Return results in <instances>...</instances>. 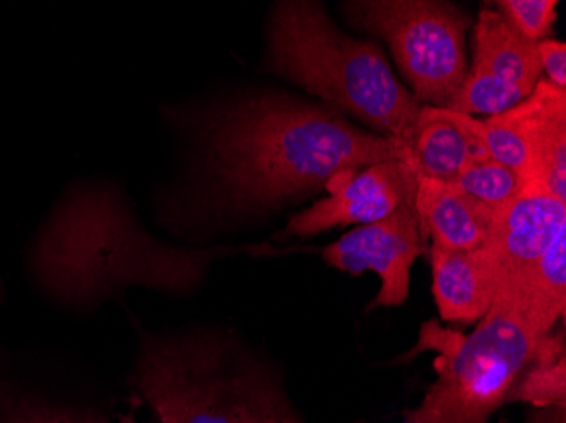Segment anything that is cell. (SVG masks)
Wrapping results in <instances>:
<instances>
[{"label": "cell", "instance_id": "6da1fadb", "mask_svg": "<svg viewBox=\"0 0 566 423\" xmlns=\"http://www.w3.org/2000/svg\"><path fill=\"white\" fill-rule=\"evenodd\" d=\"M161 114L192 145L182 178L153 195L158 221L170 229L260 218L342 175L387 160L410 163L397 139L287 92H238L192 107L165 105Z\"/></svg>", "mask_w": 566, "mask_h": 423}, {"label": "cell", "instance_id": "7a4b0ae2", "mask_svg": "<svg viewBox=\"0 0 566 423\" xmlns=\"http://www.w3.org/2000/svg\"><path fill=\"white\" fill-rule=\"evenodd\" d=\"M214 256L153 240L123 184L95 180L73 184L60 200L38 235L33 268L55 297L88 307L129 283L187 292Z\"/></svg>", "mask_w": 566, "mask_h": 423}, {"label": "cell", "instance_id": "3957f363", "mask_svg": "<svg viewBox=\"0 0 566 423\" xmlns=\"http://www.w3.org/2000/svg\"><path fill=\"white\" fill-rule=\"evenodd\" d=\"M263 70L409 148L422 105L394 75L384 50L342 33L319 2L273 4Z\"/></svg>", "mask_w": 566, "mask_h": 423}, {"label": "cell", "instance_id": "4fadbf2b", "mask_svg": "<svg viewBox=\"0 0 566 423\" xmlns=\"http://www.w3.org/2000/svg\"><path fill=\"white\" fill-rule=\"evenodd\" d=\"M511 114L530 160L524 183L542 184L566 202V91L542 78Z\"/></svg>", "mask_w": 566, "mask_h": 423}, {"label": "cell", "instance_id": "ac0fdd59", "mask_svg": "<svg viewBox=\"0 0 566 423\" xmlns=\"http://www.w3.org/2000/svg\"><path fill=\"white\" fill-rule=\"evenodd\" d=\"M0 423H109L94 413L73 410L50 409L43 405H19L9 412Z\"/></svg>", "mask_w": 566, "mask_h": 423}, {"label": "cell", "instance_id": "8992f818", "mask_svg": "<svg viewBox=\"0 0 566 423\" xmlns=\"http://www.w3.org/2000/svg\"><path fill=\"white\" fill-rule=\"evenodd\" d=\"M352 24L389 44L418 104L444 107L465 82L469 18L441 0H353Z\"/></svg>", "mask_w": 566, "mask_h": 423}, {"label": "cell", "instance_id": "5b68a950", "mask_svg": "<svg viewBox=\"0 0 566 423\" xmlns=\"http://www.w3.org/2000/svg\"><path fill=\"white\" fill-rule=\"evenodd\" d=\"M549 332L516 298L499 292L475 330L444 352L438 380L403 423H489Z\"/></svg>", "mask_w": 566, "mask_h": 423}, {"label": "cell", "instance_id": "52a82bcc", "mask_svg": "<svg viewBox=\"0 0 566 423\" xmlns=\"http://www.w3.org/2000/svg\"><path fill=\"white\" fill-rule=\"evenodd\" d=\"M473 44L472 70L448 109L494 117L533 94L543 75L536 43L512 30L497 9H480Z\"/></svg>", "mask_w": 566, "mask_h": 423}, {"label": "cell", "instance_id": "30bf717a", "mask_svg": "<svg viewBox=\"0 0 566 423\" xmlns=\"http://www.w3.org/2000/svg\"><path fill=\"white\" fill-rule=\"evenodd\" d=\"M566 229V202L545 187L524 183L523 190L497 218L491 247L504 283L526 278L559 231Z\"/></svg>", "mask_w": 566, "mask_h": 423}, {"label": "cell", "instance_id": "2e32d148", "mask_svg": "<svg viewBox=\"0 0 566 423\" xmlns=\"http://www.w3.org/2000/svg\"><path fill=\"white\" fill-rule=\"evenodd\" d=\"M453 184L489 207L499 218L517 199L524 181L516 171L489 158L467 167Z\"/></svg>", "mask_w": 566, "mask_h": 423}, {"label": "cell", "instance_id": "7c38bea8", "mask_svg": "<svg viewBox=\"0 0 566 423\" xmlns=\"http://www.w3.org/2000/svg\"><path fill=\"white\" fill-rule=\"evenodd\" d=\"M419 177L453 183L475 161L489 160L483 123L469 114L422 105L409 142Z\"/></svg>", "mask_w": 566, "mask_h": 423}, {"label": "cell", "instance_id": "d6986e66", "mask_svg": "<svg viewBox=\"0 0 566 423\" xmlns=\"http://www.w3.org/2000/svg\"><path fill=\"white\" fill-rule=\"evenodd\" d=\"M546 81L566 91V46L563 41L545 40L536 44Z\"/></svg>", "mask_w": 566, "mask_h": 423}, {"label": "cell", "instance_id": "ba28073f", "mask_svg": "<svg viewBox=\"0 0 566 423\" xmlns=\"http://www.w3.org/2000/svg\"><path fill=\"white\" fill-rule=\"evenodd\" d=\"M426 237L415 202L384 221L346 232L342 240L324 247L323 257L327 266L339 272L355 276L374 272L378 276L380 289L368 310L402 307L410 294L412 266L426 253Z\"/></svg>", "mask_w": 566, "mask_h": 423}, {"label": "cell", "instance_id": "9a60e30c", "mask_svg": "<svg viewBox=\"0 0 566 423\" xmlns=\"http://www.w3.org/2000/svg\"><path fill=\"white\" fill-rule=\"evenodd\" d=\"M514 402L536 409L566 405L565 332H549L539 342L530 364L509 391L507 403Z\"/></svg>", "mask_w": 566, "mask_h": 423}, {"label": "cell", "instance_id": "277c9868", "mask_svg": "<svg viewBox=\"0 0 566 423\" xmlns=\"http://www.w3.org/2000/svg\"><path fill=\"white\" fill-rule=\"evenodd\" d=\"M133 383L164 423H302L275 371L218 334H143Z\"/></svg>", "mask_w": 566, "mask_h": 423}, {"label": "cell", "instance_id": "ffe728a7", "mask_svg": "<svg viewBox=\"0 0 566 423\" xmlns=\"http://www.w3.org/2000/svg\"><path fill=\"white\" fill-rule=\"evenodd\" d=\"M565 406H548L534 410L527 423H565Z\"/></svg>", "mask_w": 566, "mask_h": 423}, {"label": "cell", "instance_id": "44dd1931", "mask_svg": "<svg viewBox=\"0 0 566 423\" xmlns=\"http://www.w3.org/2000/svg\"><path fill=\"white\" fill-rule=\"evenodd\" d=\"M120 422L123 423H136L133 419H120Z\"/></svg>", "mask_w": 566, "mask_h": 423}, {"label": "cell", "instance_id": "9c48e42d", "mask_svg": "<svg viewBox=\"0 0 566 423\" xmlns=\"http://www.w3.org/2000/svg\"><path fill=\"white\" fill-rule=\"evenodd\" d=\"M419 177L406 160H387L334 178L329 195L292 215L283 235L308 237L345 225L384 221L400 207L416 202Z\"/></svg>", "mask_w": 566, "mask_h": 423}, {"label": "cell", "instance_id": "8fae6325", "mask_svg": "<svg viewBox=\"0 0 566 423\" xmlns=\"http://www.w3.org/2000/svg\"><path fill=\"white\" fill-rule=\"evenodd\" d=\"M432 295L448 322L476 324L491 311L504 276L489 244L479 250L431 246Z\"/></svg>", "mask_w": 566, "mask_h": 423}, {"label": "cell", "instance_id": "5bb4252c", "mask_svg": "<svg viewBox=\"0 0 566 423\" xmlns=\"http://www.w3.org/2000/svg\"><path fill=\"white\" fill-rule=\"evenodd\" d=\"M419 177V175H418ZM416 209L432 246L448 251L479 250L491 243L497 215L453 183L419 177Z\"/></svg>", "mask_w": 566, "mask_h": 423}, {"label": "cell", "instance_id": "e0dca14e", "mask_svg": "<svg viewBox=\"0 0 566 423\" xmlns=\"http://www.w3.org/2000/svg\"><path fill=\"white\" fill-rule=\"evenodd\" d=\"M555 0H499L495 9L512 30L531 43L545 41L552 34L558 12Z\"/></svg>", "mask_w": 566, "mask_h": 423}]
</instances>
